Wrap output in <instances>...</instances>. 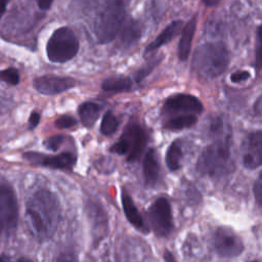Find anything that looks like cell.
<instances>
[{"label":"cell","instance_id":"1","mask_svg":"<svg viewBox=\"0 0 262 262\" xmlns=\"http://www.w3.org/2000/svg\"><path fill=\"white\" fill-rule=\"evenodd\" d=\"M26 216L28 226L37 239L50 238L55 233L60 220L57 198L46 189L36 191L27 203Z\"/></svg>","mask_w":262,"mask_h":262},{"label":"cell","instance_id":"2","mask_svg":"<svg viewBox=\"0 0 262 262\" xmlns=\"http://www.w3.org/2000/svg\"><path fill=\"white\" fill-rule=\"evenodd\" d=\"M229 63V52L224 44L208 42L199 46L193 54L191 66L194 73L204 79L220 76Z\"/></svg>","mask_w":262,"mask_h":262},{"label":"cell","instance_id":"3","mask_svg":"<svg viewBox=\"0 0 262 262\" xmlns=\"http://www.w3.org/2000/svg\"><path fill=\"white\" fill-rule=\"evenodd\" d=\"M230 167V140L222 137L207 145L201 152L196 168L198 171L210 177L223 176Z\"/></svg>","mask_w":262,"mask_h":262},{"label":"cell","instance_id":"4","mask_svg":"<svg viewBox=\"0 0 262 262\" xmlns=\"http://www.w3.org/2000/svg\"><path fill=\"white\" fill-rule=\"evenodd\" d=\"M125 15L126 10L122 2L107 3L95 20L94 32L97 40L101 43L113 41L124 23Z\"/></svg>","mask_w":262,"mask_h":262},{"label":"cell","instance_id":"5","mask_svg":"<svg viewBox=\"0 0 262 262\" xmlns=\"http://www.w3.org/2000/svg\"><path fill=\"white\" fill-rule=\"evenodd\" d=\"M79 42L75 33L66 27L53 32L46 46V53L49 60L53 62H66L77 54Z\"/></svg>","mask_w":262,"mask_h":262},{"label":"cell","instance_id":"6","mask_svg":"<svg viewBox=\"0 0 262 262\" xmlns=\"http://www.w3.org/2000/svg\"><path fill=\"white\" fill-rule=\"evenodd\" d=\"M147 140L145 130L137 123H130L124 130L121 138L112 145L111 151L126 155L129 162L140 158Z\"/></svg>","mask_w":262,"mask_h":262},{"label":"cell","instance_id":"7","mask_svg":"<svg viewBox=\"0 0 262 262\" xmlns=\"http://www.w3.org/2000/svg\"><path fill=\"white\" fill-rule=\"evenodd\" d=\"M147 215L151 229L157 236L164 237L171 233L173 217L170 203L166 198H158L149 207Z\"/></svg>","mask_w":262,"mask_h":262},{"label":"cell","instance_id":"8","mask_svg":"<svg viewBox=\"0 0 262 262\" xmlns=\"http://www.w3.org/2000/svg\"><path fill=\"white\" fill-rule=\"evenodd\" d=\"M18 209L15 193L7 184H0V222L6 232L12 233L17 226Z\"/></svg>","mask_w":262,"mask_h":262},{"label":"cell","instance_id":"9","mask_svg":"<svg viewBox=\"0 0 262 262\" xmlns=\"http://www.w3.org/2000/svg\"><path fill=\"white\" fill-rule=\"evenodd\" d=\"M213 246L221 257L232 258L241 255L244 251L242 239L229 228H218L213 236Z\"/></svg>","mask_w":262,"mask_h":262},{"label":"cell","instance_id":"10","mask_svg":"<svg viewBox=\"0 0 262 262\" xmlns=\"http://www.w3.org/2000/svg\"><path fill=\"white\" fill-rule=\"evenodd\" d=\"M166 114H179L184 115H195L203 112L202 102L193 95L179 93L170 96L166 99L163 107Z\"/></svg>","mask_w":262,"mask_h":262},{"label":"cell","instance_id":"11","mask_svg":"<svg viewBox=\"0 0 262 262\" xmlns=\"http://www.w3.org/2000/svg\"><path fill=\"white\" fill-rule=\"evenodd\" d=\"M243 164L247 169H256L262 165V130L250 133L243 144Z\"/></svg>","mask_w":262,"mask_h":262},{"label":"cell","instance_id":"12","mask_svg":"<svg viewBox=\"0 0 262 262\" xmlns=\"http://www.w3.org/2000/svg\"><path fill=\"white\" fill-rule=\"evenodd\" d=\"M76 85V81L68 77L58 76H41L34 81V87L36 90L45 95H53L63 91Z\"/></svg>","mask_w":262,"mask_h":262},{"label":"cell","instance_id":"13","mask_svg":"<svg viewBox=\"0 0 262 262\" xmlns=\"http://www.w3.org/2000/svg\"><path fill=\"white\" fill-rule=\"evenodd\" d=\"M24 157L32 163L54 169H71L76 163V157L71 152H62L53 157L37 152H27Z\"/></svg>","mask_w":262,"mask_h":262},{"label":"cell","instance_id":"14","mask_svg":"<svg viewBox=\"0 0 262 262\" xmlns=\"http://www.w3.org/2000/svg\"><path fill=\"white\" fill-rule=\"evenodd\" d=\"M142 171L144 182L148 186H154L158 183L160 177V165L155 149L150 148L147 150L143 158Z\"/></svg>","mask_w":262,"mask_h":262},{"label":"cell","instance_id":"15","mask_svg":"<svg viewBox=\"0 0 262 262\" xmlns=\"http://www.w3.org/2000/svg\"><path fill=\"white\" fill-rule=\"evenodd\" d=\"M122 206H123V210H124L125 216L128 219V221L134 227H136L138 230L146 233L148 231V229H147L146 225L144 224L143 218L140 215L138 209L136 208L132 198L125 190H123V192H122Z\"/></svg>","mask_w":262,"mask_h":262},{"label":"cell","instance_id":"16","mask_svg":"<svg viewBox=\"0 0 262 262\" xmlns=\"http://www.w3.org/2000/svg\"><path fill=\"white\" fill-rule=\"evenodd\" d=\"M182 20H174L172 21L170 25H168L158 36L157 38L147 45L145 52L149 53L151 51L157 50L158 48L162 47L163 45H165L166 43L170 42L174 37H176L179 32L182 29Z\"/></svg>","mask_w":262,"mask_h":262},{"label":"cell","instance_id":"17","mask_svg":"<svg viewBox=\"0 0 262 262\" xmlns=\"http://www.w3.org/2000/svg\"><path fill=\"white\" fill-rule=\"evenodd\" d=\"M196 29V18L192 17L189 19L184 28L182 29L181 38L178 44V57L180 60H186L190 49H191V42L195 33Z\"/></svg>","mask_w":262,"mask_h":262},{"label":"cell","instance_id":"18","mask_svg":"<svg viewBox=\"0 0 262 262\" xmlns=\"http://www.w3.org/2000/svg\"><path fill=\"white\" fill-rule=\"evenodd\" d=\"M100 110V105L95 102L87 101L82 103L79 107V116L83 125L86 127H91L98 119Z\"/></svg>","mask_w":262,"mask_h":262},{"label":"cell","instance_id":"19","mask_svg":"<svg viewBox=\"0 0 262 262\" xmlns=\"http://www.w3.org/2000/svg\"><path fill=\"white\" fill-rule=\"evenodd\" d=\"M183 158V150L181 142L175 140L172 142L166 152V164L171 171H176L181 166V161Z\"/></svg>","mask_w":262,"mask_h":262},{"label":"cell","instance_id":"20","mask_svg":"<svg viewBox=\"0 0 262 262\" xmlns=\"http://www.w3.org/2000/svg\"><path fill=\"white\" fill-rule=\"evenodd\" d=\"M132 81L127 77L116 76L107 78L103 81L101 87L104 91L108 92H122L128 91L132 88Z\"/></svg>","mask_w":262,"mask_h":262},{"label":"cell","instance_id":"21","mask_svg":"<svg viewBox=\"0 0 262 262\" xmlns=\"http://www.w3.org/2000/svg\"><path fill=\"white\" fill-rule=\"evenodd\" d=\"M140 35H141V29H140V26L137 24V21L129 20L122 30L120 40L125 47H129L133 45L135 42H137Z\"/></svg>","mask_w":262,"mask_h":262},{"label":"cell","instance_id":"22","mask_svg":"<svg viewBox=\"0 0 262 262\" xmlns=\"http://www.w3.org/2000/svg\"><path fill=\"white\" fill-rule=\"evenodd\" d=\"M198 121L195 115H179L166 121L164 127L168 130H181L193 126Z\"/></svg>","mask_w":262,"mask_h":262},{"label":"cell","instance_id":"23","mask_svg":"<svg viewBox=\"0 0 262 262\" xmlns=\"http://www.w3.org/2000/svg\"><path fill=\"white\" fill-rule=\"evenodd\" d=\"M118 126H119V122L117 118L111 112H107L103 116V119L101 121L100 131L103 135H112L113 133L116 132Z\"/></svg>","mask_w":262,"mask_h":262},{"label":"cell","instance_id":"24","mask_svg":"<svg viewBox=\"0 0 262 262\" xmlns=\"http://www.w3.org/2000/svg\"><path fill=\"white\" fill-rule=\"evenodd\" d=\"M161 61V59L159 57H154L151 58L148 62H146L144 66H142L136 73L134 76V79L136 80V82H140L142 81L146 76H148L151 71L158 66V63Z\"/></svg>","mask_w":262,"mask_h":262},{"label":"cell","instance_id":"25","mask_svg":"<svg viewBox=\"0 0 262 262\" xmlns=\"http://www.w3.org/2000/svg\"><path fill=\"white\" fill-rule=\"evenodd\" d=\"M255 66L259 70L262 68V25L258 27L255 45Z\"/></svg>","mask_w":262,"mask_h":262},{"label":"cell","instance_id":"26","mask_svg":"<svg viewBox=\"0 0 262 262\" xmlns=\"http://www.w3.org/2000/svg\"><path fill=\"white\" fill-rule=\"evenodd\" d=\"M0 81L9 85H16L19 82V74L15 69L9 68L0 72Z\"/></svg>","mask_w":262,"mask_h":262},{"label":"cell","instance_id":"27","mask_svg":"<svg viewBox=\"0 0 262 262\" xmlns=\"http://www.w3.org/2000/svg\"><path fill=\"white\" fill-rule=\"evenodd\" d=\"M55 125L60 128V129H67V128H71L73 126L76 125V120L69 115H63L61 117H59L56 121H55Z\"/></svg>","mask_w":262,"mask_h":262},{"label":"cell","instance_id":"28","mask_svg":"<svg viewBox=\"0 0 262 262\" xmlns=\"http://www.w3.org/2000/svg\"><path fill=\"white\" fill-rule=\"evenodd\" d=\"M254 195L257 204L262 207V171L254 183Z\"/></svg>","mask_w":262,"mask_h":262},{"label":"cell","instance_id":"29","mask_svg":"<svg viewBox=\"0 0 262 262\" xmlns=\"http://www.w3.org/2000/svg\"><path fill=\"white\" fill-rule=\"evenodd\" d=\"M63 136L62 135H55V136H51L48 139H46L45 141V145L47 148L51 149V150H57L61 143L63 142Z\"/></svg>","mask_w":262,"mask_h":262},{"label":"cell","instance_id":"30","mask_svg":"<svg viewBox=\"0 0 262 262\" xmlns=\"http://www.w3.org/2000/svg\"><path fill=\"white\" fill-rule=\"evenodd\" d=\"M250 78V73L247 72V71H237V72H234L231 76H230V80L231 82H234V83H238V82H243V81H246Z\"/></svg>","mask_w":262,"mask_h":262},{"label":"cell","instance_id":"31","mask_svg":"<svg viewBox=\"0 0 262 262\" xmlns=\"http://www.w3.org/2000/svg\"><path fill=\"white\" fill-rule=\"evenodd\" d=\"M0 262H34V261H32L28 258H24V257L13 260V259H11L10 257H8L6 255H2V256H0Z\"/></svg>","mask_w":262,"mask_h":262},{"label":"cell","instance_id":"32","mask_svg":"<svg viewBox=\"0 0 262 262\" xmlns=\"http://www.w3.org/2000/svg\"><path fill=\"white\" fill-rule=\"evenodd\" d=\"M253 110L256 115H262V94L255 101Z\"/></svg>","mask_w":262,"mask_h":262},{"label":"cell","instance_id":"33","mask_svg":"<svg viewBox=\"0 0 262 262\" xmlns=\"http://www.w3.org/2000/svg\"><path fill=\"white\" fill-rule=\"evenodd\" d=\"M39 121H40V115H39L38 113H33V114L31 115L30 119H29V123H30L31 128L36 127V126L38 125Z\"/></svg>","mask_w":262,"mask_h":262},{"label":"cell","instance_id":"34","mask_svg":"<svg viewBox=\"0 0 262 262\" xmlns=\"http://www.w3.org/2000/svg\"><path fill=\"white\" fill-rule=\"evenodd\" d=\"M164 260H165V262H176L174 256L168 250L165 251V253H164Z\"/></svg>","mask_w":262,"mask_h":262},{"label":"cell","instance_id":"35","mask_svg":"<svg viewBox=\"0 0 262 262\" xmlns=\"http://www.w3.org/2000/svg\"><path fill=\"white\" fill-rule=\"evenodd\" d=\"M52 2L51 1H39L38 2V6L41 9H48L51 6Z\"/></svg>","mask_w":262,"mask_h":262},{"label":"cell","instance_id":"36","mask_svg":"<svg viewBox=\"0 0 262 262\" xmlns=\"http://www.w3.org/2000/svg\"><path fill=\"white\" fill-rule=\"evenodd\" d=\"M6 2H2V1H0V17H1V15L3 14V12L5 11V7H6Z\"/></svg>","mask_w":262,"mask_h":262},{"label":"cell","instance_id":"37","mask_svg":"<svg viewBox=\"0 0 262 262\" xmlns=\"http://www.w3.org/2000/svg\"><path fill=\"white\" fill-rule=\"evenodd\" d=\"M204 3H205L206 5H209V6H210V5H215V4H217L216 1H213V2H212V1H205Z\"/></svg>","mask_w":262,"mask_h":262},{"label":"cell","instance_id":"38","mask_svg":"<svg viewBox=\"0 0 262 262\" xmlns=\"http://www.w3.org/2000/svg\"><path fill=\"white\" fill-rule=\"evenodd\" d=\"M59 262H73V261H70V260H61Z\"/></svg>","mask_w":262,"mask_h":262},{"label":"cell","instance_id":"39","mask_svg":"<svg viewBox=\"0 0 262 262\" xmlns=\"http://www.w3.org/2000/svg\"><path fill=\"white\" fill-rule=\"evenodd\" d=\"M251 262H261L260 260H253V261H251Z\"/></svg>","mask_w":262,"mask_h":262},{"label":"cell","instance_id":"40","mask_svg":"<svg viewBox=\"0 0 262 262\" xmlns=\"http://www.w3.org/2000/svg\"><path fill=\"white\" fill-rule=\"evenodd\" d=\"M1 227H2V226H1V222H0V231H1Z\"/></svg>","mask_w":262,"mask_h":262}]
</instances>
